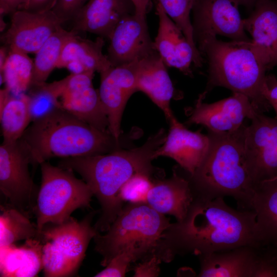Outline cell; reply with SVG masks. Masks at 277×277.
I'll use <instances>...</instances> for the list:
<instances>
[{"mask_svg":"<svg viewBox=\"0 0 277 277\" xmlns=\"http://www.w3.org/2000/svg\"><path fill=\"white\" fill-rule=\"evenodd\" d=\"M255 244H263L253 210L234 209L223 197L194 199L184 219L165 232L163 251L169 262L176 254L197 256Z\"/></svg>","mask_w":277,"mask_h":277,"instance_id":"1","label":"cell"},{"mask_svg":"<svg viewBox=\"0 0 277 277\" xmlns=\"http://www.w3.org/2000/svg\"><path fill=\"white\" fill-rule=\"evenodd\" d=\"M163 129L151 135L140 147L119 149L94 155L62 159L58 166L80 174L98 200L101 213L94 227L106 232L123 209L120 196L123 186L133 175L144 173L157 178L163 172L152 165L155 151L164 143Z\"/></svg>","mask_w":277,"mask_h":277,"instance_id":"2","label":"cell"},{"mask_svg":"<svg viewBox=\"0 0 277 277\" xmlns=\"http://www.w3.org/2000/svg\"><path fill=\"white\" fill-rule=\"evenodd\" d=\"M243 125L233 132L208 130L210 144L203 162L187 178L194 199L213 200L230 196L240 210H252L255 184L245 153Z\"/></svg>","mask_w":277,"mask_h":277,"instance_id":"3","label":"cell"},{"mask_svg":"<svg viewBox=\"0 0 277 277\" xmlns=\"http://www.w3.org/2000/svg\"><path fill=\"white\" fill-rule=\"evenodd\" d=\"M35 166L53 157L102 154L121 149L120 141L61 108L31 122L19 139Z\"/></svg>","mask_w":277,"mask_h":277,"instance_id":"4","label":"cell"},{"mask_svg":"<svg viewBox=\"0 0 277 277\" xmlns=\"http://www.w3.org/2000/svg\"><path fill=\"white\" fill-rule=\"evenodd\" d=\"M250 42H227L215 36L196 45L208 64L207 86L200 96L204 99L213 88L223 87L246 95L260 113L270 110L271 106L263 94L268 70Z\"/></svg>","mask_w":277,"mask_h":277,"instance_id":"5","label":"cell"},{"mask_svg":"<svg viewBox=\"0 0 277 277\" xmlns=\"http://www.w3.org/2000/svg\"><path fill=\"white\" fill-rule=\"evenodd\" d=\"M170 220L146 203H129L112 223L106 234L94 236L95 249L102 256L101 264L106 267L112 259L131 248L140 260L159 255L163 261L162 247L165 232Z\"/></svg>","mask_w":277,"mask_h":277,"instance_id":"6","label":"cell"},{"mask_svg":"<svg viewBox=\"0 0 277 277\" xmlns=\"http://www.w3.org/2000/svg\"><path fill=\"white\" fill-rule=\"evenodd\" d=\"M40 166L42 182L33 212L39 231L48 224L66 222L78 208L90 207L93 195L88 185L76 177L73 171L47 161Z\"/></svg>","mask_w":277,"mask_h":277,"instance_id":"7","label":"cell"},{"mask_svg":"<svg viewBox=\"0 0 277 277\" xmlns=\"http://www.w3.org/2000/svg\"><path fill=\"white\" fill-rule=\"evenodd\" d=\"M96 212H90L81 221L71 217L62 224H48L40 231L45 276L76 274L90 241L98 232L91 226Z\"/></svg>","mask_w":277,"mask_h":277,"instance_id":"8","label":"cell"},{"mask_svg":"<svg viewBox=\"0 0 277 277\" xmlns=\"http://www.w3.org/2000/svg\"><path fill=\"white\" fill-rule=\"evenodd\" d=\"M30 154L20 140L0 146V190L9 205L28 216L33 212L39 189L29 170Z\"/></svg>","mask_w":277,"mask_h":277,"instance_id":"9","label":"cell"},{"mask_svg":"<svg viewBox=\"0 0 277 277\" xmlns=\"http://www.w3.org/2000/svg\"><path fill=\"white\" fill-rule=\"evenodd\" d=\"M238 7L231 0H195L192 23L196 45L217 35L234 41H251Z\"/></svg>","mask_w":277,"mask_h":277,"instance_id":"10","label":"cell"},{"mask_svg":"<svg viewBox=\"0 0 277 277\" xmlns=\"http://www.w3.org/2000/svg\"><path fill=\"white\" fill-rule=\"evenodd\" d=\"M11 15L9 28L1 41L9 50L36 53L47 39L64 23L52 10L32 12L17 10Z\"/></svg>","mask_w":277,"mask_h":277,"instance_id":"11","label":"cell"},{"mask_svg":"<svg viewBox=\"0 0 277 277\" xmlns=\"http://www.w3.org/2000/svg\"><path fill=\"white\" fill-rule=\"evenodd\" d=\"M137 61L112 67L100 73V98L107 117L108 129L117 141L121 139V122L126 104L137 91Z\"/></svg>","mask_w":277,"mask_h":277,"instance_id":"12","label":"cell"},{"mask_svg":"<svg viewBox=\"0 0 277 277\" xmlns=\"http://www.w3.org/2000/svg\"><path fill=\"white\" fill-rule=\"evenodd\" d=\"M203 100L199 96L190 110L187 124L202 125L214 132H233L243 125L245 118L251 120L260 113L248 97L240 93L211 104Z\"/></svg>","mask_w":277,"mask_h":277,"instance_id":"13","label":"cell"},{"mask_svg":"<svg viewBox=\"0 0 277 277\" xmlns=\"http://www.w3.org/2000/svg\"><path fill=\"white\" fill-rule=\"evenodd\" d=\"M94 73L87 71L68 75L60 99L61 108L98 129L107 131V117L98 89L93 85Z\"/></svg>","mask_w":277,"mask_h":277,"instance_id":"14","label":"cell"},{"mask_svg":"<svg viewBox=\"0 0 277 277\" xmlns=\"http://www.w3.org/2000/svg\"><path fill=\"white\" fill-rule=\"evenodd\" d=\"M107 57L112 67L130 63L150 54L155 48L146 17L131 14L123 18L110 39Z\"/></svg>","mask_w":277,"mask_h":277,"instance_id":"15","label":"cell"},{"mask_svg":"<svg viewBox=\"0 0 277 277\" xmlns=\"http://www.w3.org/2000/svg\"><path fill=\"white\" fill-rule=\"evenodd\" d=\"M168 122L169 132L163 144L155 151L153 157L171 158L189 175H192L207 153L209 137L200 130L193 132L187 129L175 116Z\"/></svg>","mask_w":277,"mask_h":277,"instance_id":"16","label":"cell"},{"mask_svg":"<svg viewBox=\"0 0 277 277\" xmlns=\"http://www.w3.org/2000/svg\"><path fill=\"white\" fill-rule=\"evenodd\" d=\"M135 13L131 0H89L70 21L71 30L90 32L109 40L118 24Z\"/></svg>","mask_w":277,"mask_h":277,"instance_id":"17","label":"cell"},{"mask_svg":"<svg viewBox=\"0 0 277 277\" xmlns=\"http://www.w3.org/2000/svg\"><path fill=\"white\" fill-rule=\"evenodd\" d=\"M244 24L251 47L267 70L272 69L277 65V0H259Z\"/></svg>","mask_w":277,"mask_h":277,"instance_id":"18","label":"cell"},{"mask_svg":"<svg viewBox=\"0 0 277 277\" xmlns=\"http://www.w3.org/2000/svg\"><path fill=\"white\" fill-rule=\"evenodd\" d=\"M156 12L159 17L158 32L153 42L156 50L167 66L192 76L190 66L194 64L195 57L191 46L157 2Z\"/></svg>","mask_w":277,"mask_h":277,"instance_id":"19","label":"cell"},{"mask_svg":"<svg viewBox=\"0 0 277 277\" xmlns=\"http://www.w3.org/2000/svg\"><path fill=\"white\" fill-rule=\"evenodd\" d=\"M166 65L155 50L137 60V91L145 93L164 113L169 121L174 116L170 108L174 87Z\"/></svg>","mask_w":277,"mask_h":277,"instance_id":"20","label":"cell"},{"mask_svg":"<svg viewBox=\"0 0 277 277\" xmlns=\"http://www.w3.org/2000/svg\"><path fill=\"white\" fill-rule=\"evenodd\" d=\"M194 200L188 179L176 170L167 180L156 179L148 193L146 203L157 212L184 219Z\"/></svg>","mask_w":277,"mask_h":277,"instance_id":"21","label":"cell"},{"mask_svg":"<svg viewBox=\"0 0 277 277\" xmlns=\"http://www.w3.org/2000/svg\"><path fill=\"white\" fill-rule=\"evenodd\" d=\"M253 245L197 255L200 263L198 276L252 277Z\"/></svg>","mask_w":277,"mask_h":277,"instance_id":"22","label":"cell"},{"mask_svg":"<svg viewBox=\"0 0 277 277\" xmlns=\"http://www.w3.org/2000/svg\"><path fill=\"white\" fill-rule=\"evenodd\" d=\"M43 245L40 240L31 239L19 247H1V276H36L43 269Z\"/></svg>","mask_w":277,"mask_h":277,"instance_id":"23","label":"cell"},{"mask_svg":"<svg viewBox=\"0 0 277 277\" xmlns=\"http://www.w3.org/2000/svg\"><path fill=\"white\" fill-rule=\"evenodd\" d=\"M0 121L2 143L19 140L32 122L28 95L15 96L6 88L1 89Z\"/></svg>","mask_w":277,"mask_h":277,"instance_id":"24","label":"cell"},{"mask_svg":"<svg viewBox=\"0 0 277 277\" xmlns=\"http://www.w3.org/2000/svg\"><path fill=\"white\" fill-rule=\"evenodd\" d=\"M104 38L98 36L93 41L76 34L65 45L56 68H65L71 62L81 65L85 71H97L100 73L112 67L107 55L103 53Z\"/></svg>","mask_w":277,"mask_h":277,"instance_id":"25","label":"cell"},{"mask_svg":"<svg viewBox=\"0 0 277 277\" xmlns=\"http://www.w3.org/2000/svg\"><path fill=\"white\" fill-rule=\"evenodd\" d=\"M252 210L263 244L277 245V178L255 185Z\"/></svg>","mask_w":277,"mask_h":277,"instance_id":"26","label":"cell"},{"mask_svg":"<svg viewBox=\"0 0 277 277\" xmlns=\"http://www.w3.org/2000/svg\"><path fill=\"white\" fill-rule=\"evenodd\" d=\"M60 27L44 43L35 54L30 86L46 82L53 70L56 68L63 49L72 36L78 34Z\"/></svg>","mask_w":277,"mask_h":277,"instance_id":"27","label":"cell"},{"mask_svg":"<svg viewBox=\"0 0 277 277\" xmlns=\"http://www.w3.org/2000/svg\"><path fill=\"white\" fill-rule=\"evenodd\" d=\"M33 62L28 54L9 50L3 68L1 70V83L13 95L18 96L30 88L33 75Z\"/></svg>","mask_w":277,"mask_h":277,"instance_id":"28","label":"cell"},{"mask_svg":"<svg viewBox=\"0 0 277 277\" xmlns=\"http://www.w3.org/2000/svg\"><path fill=\"white\" fill-rule=\"evenodd\" d=\"M0 215V247L14 244L23 240H40L41 232L28 217L9 205L2 207Z\"/></svg>","mask_w":277,"mask_h":277,"instance_id":"29","label":"cell"},{"mask_svg":"<svg viewBox=\"0 0 277 277\" xmlns=\"http://www.w3.org/2000/svg\"><path fill=\"white\" fill-rule=\"evenodd\" d=\"M68 81L66 77L52 83L31 86L29 97L32 122L52 110L61 108L60 99Z\"/></svg>","mask_w":277,"mask_h":277,"instance_id":"30","label":"cell"},{"mask_svg":"<svg viewBox=\"0 0 277 277\" xmlns=\"http://www.w3.org/2000/svg\"><path fill=\"white\" fill-rule=\"evenodd\" d=\"M244 129L246 155L254 154L277 141V118L257 113Z\"/></svg>","mask_w":277,"mask_h":277,"instance_id":"31","label":"cell"},{"mask_svg":"<svg viewBox=\"0 0 277 277\" xmlns=\"http://www.w3.org/2000/svg\"><path fill=\"white\" fill-rule=\"evenodd\" d=\"M195 0H157L165 12L183 32L191 46L195 57L194 65L201 67L203 57L200 54L195 42L190 13Z\"/></svg>","mask_w":277,"mask_h":277,"instance_id":"32","label":"cell"},{"mask_svg":"<svg viewBox=\"0 0 277 277\" xmlns=\"http://www.w3.org/2000/svg\"><path fill=\"white\" fill-rule=\"evenodd\" d=\"M245 157L255 185L277 178V141L254 154L245 155Z\"/></svg>","mask_w":277,"mask_h":277,"instance_id":"33","label":"cell"},{"mask_svg":"<svg viewBox=\"0 0 277 277\" xmlns=\"http://www.w3.org/2000/svg\"><path fill=\"white\" fill-rule=\"evenodd\" d=\"M153 177L144 173H138L133 175L120 190L121 200L129 203H146L148 193L155 180Z\"/></svg>","mask_w":277,"mask_h":277,"instance_id":"34","label":"cell"},{"mask_svg":"<svg viewBox=\"0 0 277 277\" xmlns=\"http://www.w3.org/2000/svg\"><path fill=\"white\" fill-rule=\"evenodd\" d=\"M139 260L140 256L135 249L127 248L113 257L105 268L96 273L94 276H125L130 263Z\"/></svg>","mask_w":277,"mask_h":277,"instance_id":"35","label":"cell"},{"mask_svg":"<svg viewBox=\"0 0 277 277\" xmlns=\"http://www.w3.org/2000/svg\"><path fill=\"white\" fill-rule=\"evenodd\" d=\"M89 0H57L51 10L64 23L71 21Z\"/></svg>","mask_w":277,"mask_h":277,"instance_id":"36","label":"cell"},{"mask_svg":"<svg viewBox=\"0 0 277 277\" xmlns=\"http://www.w3.org/2000/svg\"><path fill=\"white\" fill-rule=\"evenodd\" d=\"M162 259L157 255L142 261L133 268L134 277H156L160 272Z\"/></svg>","mask_w":277,"mask_h":277,"instance_id":"37","label":"cell"},{"mask_svg":"<svg viewBox=\"0 0 277 277\" xmlns=\"http://www.w3.org/2000/svg\"><path fill=\"white\" fill-rule=\"evenodd\" d=\"M263 94L274 110L277 117V77L274 74L266 75Z\"/></svg>","mask_w":277,"mask_h":277,"instance_id":"38","label":"cell"},{"mask_svg":"<svg viewBox=\"0 0 277 277\" xmlns=\"http://www.w3.org/2000/svg\"><path fill=\"white\" fill-rule=\"evenodd\" d=\"M57 0H26L18 10L32 12H43L51 10Z\"/></svg>","mask_w":277,"mask_h":277,"instance_id":"39","label":"cell"},{"mask_svg":"<svg viewBox=\"0 0 277 277\" xmlns=\"http://www.w3.org/2000/svg\"><path fill=\"white\" fill-rule=\"evenodd\" d=\"M26 0H0V16L12 14Z\"/></svg>","mask_w":277,"mask_h":277,"instance_id":"40","label":"cell"},{"mask_svg":"<svg viewBox=\"0 0 277 277\" xmlns=\"http://www.w3.org/2000/svg\"><path fill=\"white\" fill-rule=\"evenodd\" d=\"M133 4L136 15L146 17V14L152 0H131Z\"/></svg>","mask_w":277,"mask_h":277,"instance_id":"41","label":"cell"},{"mask_svg":"<svg viewBox=\"0 0 277 277\" xmlns=\"http://www.w3.org/2000/svg\"><path fill=\"white\" fill-rule=\"evenodd\" d=\"M238 6H242L248 10H252L259 0H231Z\"/></svg>","mask_w":277,"mask_h":277,"instance_id":"42","label":"cell"}]
</instances>
